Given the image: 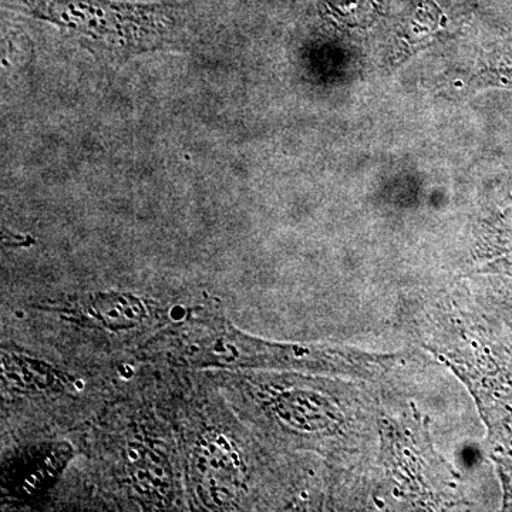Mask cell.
I'll use <instances>...</instances> for the list:
<instances>
[{"label":"cell","mask_w":512,"mask_h":512,"mask_svg":"<svg viewBox=\"0 0 512 512\" xmlns=\"http://www.w3.org/2000/svg\"><path fill=\"white\" fill-rule=\"evenodd\" d=\"M3 6L52 23L107 59H128L185 45V12L171 3L119 0H2Z\"/></svg>","instance_id":"1"},{"label":"cell","mask_w":512,"mask_h":512,"mask_svg":"<svg viewBox=\"0 0 512 512\" xmlns=\"http://www.w3.org/2000/svg\"><path fill=\"white\" fill-rule=\"evenodd\" d=\"M481 252L485 258L512 255V195L484 221Z\"/></svg>","instance_id":"2"}]
</instances>
